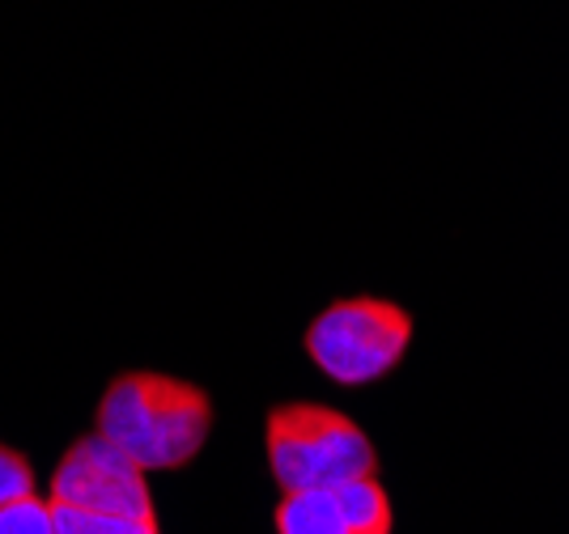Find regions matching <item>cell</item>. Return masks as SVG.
Segmentation results:
<instances>
[{"mask_svg": "<svg viewBox=\"0 0 569 534\" xmlns=\"http://www.w3.org/2000/svg\"><path fill=\"white\" fill-rule=\"evenodd\" d=\"M213 429V399L170 373H119L98 403L94 433L141 471L188 466Z\"/></svg>", "mask_w": 569, "mask_h": 534, "instance_id": "1", "label": "cell"}, {"mask_svg": "<svg viewBox=\"0 0 569 534\" xmlns=\"http://www.w3.org/2000/svg\"><path fill=\"white\" fill-rule=\"evenodd\" d=\"M263 450L281 492L328 488L357 475H379L375 442L361 424L323 403H281L263 420Z\"/></svg>", "mask_w": 569, "mask_h": 534, "instance_id": "2", "label": "cell"}, {"mask_svg": "<svg viewBox=\"0 0 569 534\" xmlns=\"http://www.w3.org/2000/svg\"><path fill=\"white\" fill-rule=\"evenodd\" d=\"M412 344L408 310L382 298L332 302L307 326V352L340 386H370L400 365Z\"/></svg>", "mask_w": 569, "mask_h": 534, "instance_id": "3", "label": "cell"}, {"mask_svg": "<svg viewBox=\"0 0 569 534\" xmlns=\"http://www.w3.org/2000/svg\"><path fill=\"white\" fill-rule=\"evenodd\" d=\"M144 475L149 471H141L119 445L90 433V437H81L77 445H69V454L56 463L48 484V501L72 505V510L158 522L153 517V492H149Z\"/></svg>", "mask_w": 569, "mask_h": 534, "instance_id": "4", "label": "cell"}, {"mask_svg": "<svg viewBox=\"0 0 569 534\" xmlns=\"http://www.w3.org/2000/svg\"><path fill=\"white\" fill-rule=\"evenodd\" d=\"M391 496L379 475L284 492L277 505V534H391Z\"/></svg>", "mask_w": 569, "mask_h": 534, "instance_id": "5", "label": "cell"}, {"mask_svg": "<svg viewBox=\"0 0 569 534\" xmlns=\"http://www.w3.org/2000/svg\"><path fill=\"white\" fill-rule=\"evenodd\" d=\"M48 501V496H43ZM51 531L56 534H162L158 522H137V517H116V513L94 510H72V505H56L48 501Z\"/></svg>", "mask_w": 569, "mask_h": 534, "instance_id": "6", "label": "cell"}, {"mask_svg": "<svg viewBox=\"0 0 569 534\" xmlns=\"http://www.w3.org/2000/svg\"><path fill=\"white\" fill-rule=\"evenodd\" d=\"M0 534H56L51 531L48 501L39 492H30V496L0 505Z\"/></svg>", "mask_w": 569, "mask_h": 534, "instance_id": "7", "label": "cell"}, {"mask_svg": "<svg viewBox=\"0 0 569 534\" xmlns=\"http://www.w3.org/2000/svg\"><path fill=\"white\" fill-rule=\"evenodd\" d=\"M30 492H34V466L26 463L18 450L0 445V505L30 496Z\"/></svg>", "mask_w": 569, "mask_h": 534, "instance_id": "8", "label": "cell"}]
</instances>
